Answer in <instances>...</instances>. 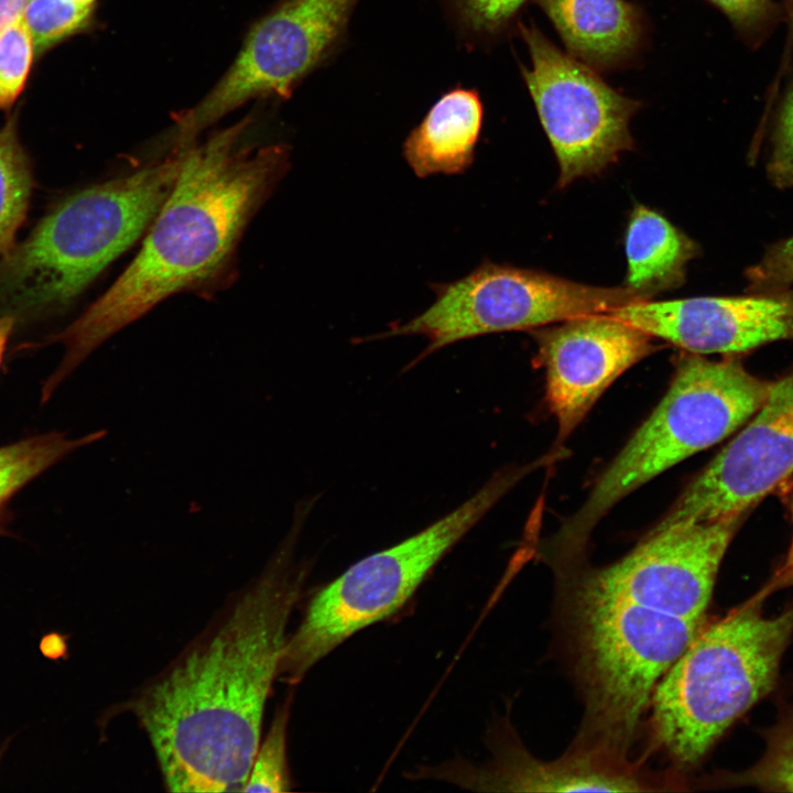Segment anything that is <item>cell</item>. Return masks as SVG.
I'll return each instance as SVG.
<instances>
[{"mask_svg":"<svg viewBox=\"0 0 793 793\" xmlns=\"http://www.w3.org/2000/svg\"><path fill=\"white\" fill-rule=\"evenodd\" d=\"M287 536L263 573L128 704L171 792L240 791L306 571Z\"/></svg>","mask_w":793,"mask_h":793,"instance_id":"cell-1","label":"cell"},{"mask_svg":"<svg viewBox=\"0 0 793 793\" xmlns=\"http://www.w3.org/2000/svg\"><path fill=\"white\" fill-rule=\"evenodd\" d=\"M742 515L654 526L574 596L578 661L591 716L632 731L655 686L704 627L716 576Z\"/></svg>","mask_w":793,"mask_h":793,"instance_id":"cell-2","label":"cell"},{"mask_svg":"<svg viewBox=\"0 0 793 793\" xmlns=\"http://www.w3.org/2000/svg\"><path fill=\"white\" fill-rule=\"evenodd\" d=\"M249 124L245 119L185 146L173 188L131 263L77 319L46 339L65 352L42 385L46 395L112 335L227 267L248 222L290 167L286 146L243 142Z\"/></svg>","mask_w":793,"mask_h":793,"instance_id":"cell-3","label":"cell"},{"mask_svg":"<svg viewBox=\"0 0 793 793\" xmlns=\"http://www.w3.org/2000/svg\"><path fill=\"white\" fill-rule=\"evenodd\" d=\"M185 146L55 205L0 261V316L69 304L149 229L178 176Z\"/></svg>","mask_w":793,"mask_h":793,"instance_id":"cell-4","label":"cell"},{"mask_svg":"<svg viewBox=\"0 0 793 793\" xmlns=\"http://www.w3.org/2000/svg\"><path fill=\"white\" fill-rule=\"evenodd\" d=\"M764 586L705 626L652 694L655 736L681 764L698 762L726 730L767 696L793 636V605L764 617Z\"/></svg>","mask_w":793,"mask_h":793,"instance_id":"cell-5","label":"cell"},{"mask_svg":"<svg viewBox=\"0 0 793 793\" xmlns=\"http://www.w3.org/2000/svg\"><path fill=\"white\" fill-rule=\"evenodd\" d=\"M772 384L750 373L735 356L710 360L682 354L663 399L600 475L582 508L560 529L556 546L567 555L579 551L622 498L747 423Z\"/></svg>","mask_w":793,"mask_h":793,"instance_id":"cell-6","label":"cell"},{"mask_svg":"<svg viewBox=\"0 0 793 793\" xmlns=\"http://www.w3.org/2000/svg\"><path fill=\"white\" fill-rule=\"evenodd\" d=\"M537 466L535 461L500 470L446 515L400 543L366 556L317 591L286 640L278 677L298 682L350 636L398 611L437 563Z\"/></svg>","mask_w":793,"mask_h":793,"instance_id":"cell-7","label":"cell"},{"mask_svg":"<svg viewBox=\"0 0 793 793\" xmlns=\"http://www.w3.org/2000/svg\"><path fill=\"white\" fill-rule=\"evenodd\" d=\"M432 289L435 301L423 313L369 339L424 336L427 345L416 362L464 339L537 328L648 301L624 285L595 286L490 261L456 281L434 283Z\"/></svg>","mask_w":793,"mask_h":793,"instance_id":"cell-8","label":"cell"},{"mask_svg":"<svg viewBox=\"0 0 793 793\" xmlns=\"http://www.w3.org/2000/svg\"><path fill=\"white\" fill-rule=\"evenodd\" d=\"M531 67L522 68L560 166L558 188L594 176L633 148L629 123L641 104L563 53L536 28L520 26Z\"/></svg>","mask_w":793,"mask_h":793,"instance_id":"cell-9","label":"cell"},{"mask_svg":"<svg viewBox=\"0 0 793 793\" xmlns=\"http://www.w3.org/2000/svg\"><path fill=\"white\" fill-rule=\"evenodd\" d=\"M355 0H290L250 31L237 59L211 91L175 120V144L243 102L263 95L287 96L325 54Z\"/></svg>","mask_w":793,"mask_h":793,"instance_id":"cell-10","label":"cell"},{"mask_svg":"<svg viewBox=\"0 0 793 793\" xmlns=\"http://www.w3.org/2000/svg\"><path fill=\"white\" fill-rule=\"evenodd\" d=\"M793 474V373L685 488L656 526L743 515Z\"/></svg>","mask_w":793,"mask_h":793,"instance_id":"cell-11","label":"cell"},{"mask_svg":"<svg viewBox=\"0 0 793 793\" xmlns=\"http://www.w3.org/2000/svg\"><path fill=\"white\" fill-rule=\"evenodd\" d=\"M547 326L535 337L545 368V399L563 441L619 376L660 346L611 313L579 315Z\"/></svg>","mask_w":793,"mask_h":793,"instance_id":"cell-12","label":"cell"},{"mask_svg":"<svg viewBox=\"0 0 793 793\" xmlns=\"http://www.w3.org/2000/svg\"><path fill=\"white\" fill-rule=\"evenodd\" d=\"M687 352L738 356L793 340V286L772 293L641 301L611 312Z\"/></svg>","mask_w":793,"mask_h":793,"instance_id":"cell-13","label":"cell"},{"mask_svg":"<svg viewBox=\"0 0 793 793\" xmlns=\"http://www.w3.org/2000/svg\"><path fill=\"white\" fill-rule=\"evenodd\" d=\"M515 749V748H514ZM488 769L450 764L428 772L474 790L512 792H633L641 782L631 774L600 767L593 758L573 756L552 762L509 750Z\"/></svg>","mask_w":793,"mask_h":793,"instance_id":"cell-14","label":"cell"},{"mask_svg":"<svg viewBox=\"0 0 793 793\" xmlns=\"http://www.w3.org/2000/svg\"><path fill=\"white\" fill-rule=\"evenodd\" d=\"M569 55L594 69L630 61L643 39L641 11L626 0H535Z\"/></svg>","mask_w":793,"mask_h":793,"instance_id":"cell-15","label":"cell"},{"mask_svg":"<svg viewBox=\"0 0 793 793\" xmlns=\"http://www.w3.org/2000/svg\"><path fill=\"white\" fill-rule=\"evenodd\" d=\"M482 105L474 90L444 95L408 135L404 157L417 177L464 173L474 161L482 124Z\"/></svg>","mask_w":793,"mask_h":793,"instance_id":"cell-16","label":"cell"},{"mask_svg":"<svg viewBox=\"0 0 793 793\" xmlns=\"http://www.w3.org/2000/svg\"><path fill=\"white\" fill-rule=\"evenodd\" d=\"M624 251V286L644 300L682 286L687 263L700 253L692 238L642 204H636L629 215Z\"/></svg>","mask_w":793,"mask_h":793,"instance_id":"cell-17","label":"cell"},{"mask_svg":"<svg viewBox=\"0 0 793 793\" xmlns=\"http://www.w3.org/2000/svg\"><path fill=\"white\" fill-rule=\"evenodd\" d=\"M107 435L96 431L70 438L63 432L32 435L0 446V536L9 535L11 500L32 480L82 447Z\"/></svg>","mask_w":793,"mask_h":793,"instance_id":"cell-18","label":"cell"},{"mask_svg":"<svg viewBox=\"0 0 793 793\" xmlns=\"http://www.w3.org/2000/svg\"><path fill=\"white\" fill-rule=\"evenodd\" d=\"M32 172L19 141L17 123L10 119L0 129V254L14 246L32 192Z\"/></svg>","mask_w":793,"mask_h":793,"instance_id":"cell-19","label":"cell"},{"mask_svg":"<svg viewBox=\"0 0 793 793\" xmlns=\"http://www.w3.org/2000/svg\"><path fill=\"white\" fill-rule=\"evenodd\" d=\"M764 753L756 764L739 773L721 776L719 783L769 792H793V705L764 731Z\"/></svg>","mask_w":793,"mask_h":793,"instance_id":"cell-20","label":"cell"},{"mask_svg":"<svg viewBox=\"0 0 793 793\" xmlns=\"http://www.w3.org/2000/svg\"><path fill=\"white\" fill-rule=\"evenodd\" d=\"M289 703L279 709L251 763L242 792H287L292 782L286 759Z\"/></svg>","mask_w":793,"mask_h":793,"instance_id":"cell-21","label":"cell"},{"mask_svg":"<svg viewBox=\"0 0 793 793\" xmlns=\"http://www.w3.org/2000/svg\"><path fill=\"white\" fill-rule=\"evenodd\" d=\"M93 8L73 0H30L22 19L36 53H42L86 26Z\"/></svg>","mask_w":793,"mask_h":793,"instance_id":"cell-22","label":"cell"},{"mask_svg":"<svg viewBox=\"0 0 793 793\" xmlns=\"http://www.w3.org/2000/svg\"><path fill=\"white\" fill-rule=\"evenodd\" d=\"M730 22L740 40L759 48L778 25L789 20L786 4L774 0H706Z\"/></svg>","mask_w":793,"mask_h":793,"instance_id":"cell-23","label":"cell"},{"mask_svg":"<svg viewBox=\"0 0 793 793\" xmlns=\"http://www.w3.org/2000/svg\"><path fill=\"white\" fill-rule=\"evenodd\" d=\"M34 54L33 40L22 18L0 34V109L10 107L22 91Z\"/></svg>","mask_w":793,"mask_h":793,"instance_id":"cell-24","label":"cell"},{"mask_svg":"<svg viewBox=\"0 0 793 793\" xmlns=\"http://www.w3.org/2000/svg\"><path fill=\"white\" fill-rule=\"evenodd\" d=\"M765 170L776 188L793 187V78L775 109Z\"/></svg>","mask_w":793,"mask_h":793,"instance_id":"cell-25","label":"cell"},{"mask_svg":"<svg viewBox=\"0 0 793 793\" xmlns=\"http://www.w3.org/2000/svg\"><path fill=\"white\" fill-rule=\"evenodd\" d=\"M750 293H772L793 286V236L769 246L746 272Z\"/></svg>","mask_w":793,"mask_h":793,"instance_id":"cell-26","label":"cell"},{"mask_svg":"<svg viewBox=\"0 0 793 793\" xmlns=\"http://www.w3.org/2000/svg\"><path fill=\"white\" fill-rule=\"evenodd\" d=\"M525 0H463L467 18L479 30L493 31L513 17Z\"/></svg>","mask_w":793,"mask_h":793,"instance_id":"cell-27","label":"cell"},{"mask_svg":"<svg viewBox=\"0 0 793 793\" xmlns=\"http://www.w3.org/2000/svg\"><path fill=\"white\" fill-rule=\"evenodd\" d=\"M68 636L59 632H48L44 634L39 643L40 652L48 660L57 661L66 658Z\"/></svg>","mask_w":793,"mask_h":793,"instance_id":"cell-28","label":"cell"},{"mask_svg":"<svg viewBox=\"0 0 793 793\" xmlns=\"http://www.w3.org/2000/svg\"><path fill=\"white\" fill-rule=\"evenodd\" d=\"M793 518V508H792ZM793 586V536L792 542L782 565L778 568L774 576L770 579L765 587L772 594L781 588Z\"/></svg>","mask_w":793,"mask_h":793,"instance_id":"cell-29","label":"cell"},{"mask_svg":"<svg viewBox=\"0 0 793 793\" xmlns=\"http://www.w3.org/2000/svg\"><path fill=\"white\" fill-rule=\"evenodd\" d=\"M30 0H0V34L22 18Z\"/></svg>","mask_w":793,"mask_h":793,"instance_id":"cell-30","label":"cell"},{"mask_svg":"<svg viewBox=\"0 0 793 793\" xmlns=\"http://www.w3.org/2000/svg\"><path fill=\"white\" fill-rule=\"evenodd\" d=\"M17 319L9 315L0 316V365L3 359L8 340L14 329Z\"/></svg>","mask_w":793,"mask_h":793,"instance_id":"cell-31","label":"cell"},{"mask_svg":"<svg viewBox=\"0 0 793 793\" xmlns=\"http://www.w3.org/2000/svg\"><path fill=\"white\" fill-rule=\"evenodd\" d=\"M73 1H75V2H77V3H80V4H83V6H87V7L94 8V4H95V1H96V0H73Z\"/></svg>","mask_w":793,"mask_h":793,"instance_id":"cell-32","label":"cell"},{"mask_svg":"<svg viewBox=\"0 0 793 793\" xmlns=\"http://www.w3.org/2000/svg\"><path fill=\"white\" fill-rule=\"evenodd\" d=\"M786 6L790 13V21L793 23V0H786Z\"/></svg>","mask_w":793,"mask_h":793,"instance_id":"cell-33","label":"cell"},{"mask_svg":"<svg viewBox=\"0 0 793 793\" xmlns=\"http://www.w3.org/2000/svg\"><path fill=\"white\" fill-rule=\"evenodd\" d=\"M7 746H8V741H6L2 746H0V761H1L2 756H3V753H4L6 749H7Z\"/></svg>","mask_w":793,"mask_h":793,"instance_id":"cell-34","label":"cell"}]
</instances>
